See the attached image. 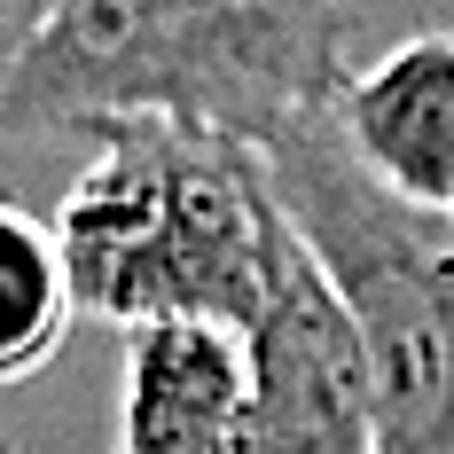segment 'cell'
Here are the masks:
<instances>
[{
    "instance_id": "6da1fadb",
    "label": "cell",
    "mask_w": 454,
    "mask_h": 454,
    "mask_svg": "<svg viewBox=\"0 0 454 454\" xmlns=\"http://www.w3.org/2000/svg\"><path fill=\"white\" fill-rule=\"evenodd\" d=\"M345 0H40L0 63V134H102L126 118L212 126L267 149L329 110Z\"/></svg>"
},
{
    "instance_id": "7a4b0ae2",
    "label": "cell",
    "mask_w": 454,
    "mask_h": 454,
    "mask_svg": "<svg viewBox=\"0 0 454 454\" xmlns=\"http://www.w3.org/2000/svg\"><path fill=\"white\" fill-rule=\"evenodd\" d=\"M47 227L79 314L118 329L173 314L251 329L290 243L267 157L235 134L173 118L102 126L87 173L63 188Z\"/></svg>"
},
{
    "instance_id": "3957f363",
    "label": "cell",
    "mask_w": 454,
    "mask_h": 454,
    "mask_svg": "<svg viewBox=\"0 0 454 454\" xmlns=\"http://www.w3.org/2000/svg\"><path fill=\"white\" fill-rule=\"evenodd\" d=\"M259 157L361 337L376 454H454V220L376 188L329 110L290 118Z\"/></svg>"
},
{
    "instance_id": "277c9868",
    "label": "cell",
    "mask_w": 454,
    "mask_h": 454,
    "mask_svg": "<svg viewBox=\"0 0 454 454\" xmlns=\"http://www.w3.org/2000/svg\"><path fill=\"white\" fill-rule=\"evenodd\" d=\"M251 345V447L243 454H376L361 337L337 290L306 259L298 227L274 259L267 306L243 329Z\"/></svg>"
},
{
    "instance_id": "5b68a950",
    "label": "cell",
    "mask_w": 454,
    "mask_h": 454,
    "mask_svg": "<svg viewBox=\"0 0 454 454\" xmlns=\"http://www.w3.org/2000/svg\"><path fill=\"white\" fill-rule=\"evenodd\" d=\"M251 447V345L235 321L173 314L126 329L110 454H243Z\"/></svg>"
},
{
    "instance_id": "8992f818",
    "label": "cell",
    "mask_w": 454,
    "mask_h": 454,
    "mask_svg": "<svg viewBox=\"0 0 454 454\" xmlns=\"http://www.w3.org/2000/svg\"><path fill=\"white\" fill-rule=\"evenodd\" d=\"M329 118L376 188L454 212V32H408L376 63L345 71Z\"/></svg>"
},
{
    "instance_id": "52a82bcc",
    "label": "cell",
    "mask_w": 454,
    "mask_h": 454,
    "mask_svg": "<svg viewBox=\"0 0 454 454\" xmlns=\"http://www.w3.org/2000/svg\"><path fill=\"white\" fill-rule=\"evenodd\" d=\"M79 321L71 274L55 251V227L32 220L24 204H0V392L32 384Z\"/></svg>"
},
{
    "instance_id": "ba28073f",
    "label": "cell",
    "mask_w": 454,
    "mask_h": 454,
    "mask_svg": "<svg viewBox=\"0 0 454 454\" xmlns=\"http://www.w3.org/2000/svg\"><path fill=\"white\" fill-rule=\"evenodd\" d=\"M40 16V0H0V63L16 55V40H24V24Z\"/></svg>"
},
{
    "instance_id": "9c48e42d",
    "label": "cell",
    "mask_w": 454,
    "mask_h": 454,
    "mask_svg": "<svg viewBox=\"0 0 454 454\" xmlns=\"http://www.w3.org/2000/svg\"><path fill=\"white\" fill-rule=\"evenodd\" d=\"M0 454H16V439H8V431H0Z\"/></svg>"
},
{
    "instance_id": "30bf717a",
    "label": "cell",
    "mask_w": 454,
    "mask_h": 454,
    "mask_svg": "<svg viewBox=\"0 0 454 454\" xmlns=\"http://www.w3.org/2000/svg\"><path fill=\"white\" fill-rule=\"evenodd\" d=\"M447 220H454V212H447Z\"/></svg>"
}]
</instances>
